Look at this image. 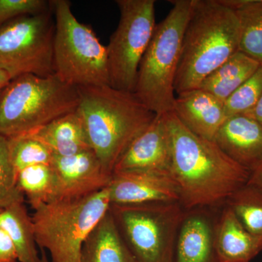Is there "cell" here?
<instances>
[{
    "mask_svg": "<svg viewBox=\"0 0 262 262\" xmlns=\"http://www.w3.org/2000/svg\"><path fill=\"white\" fill-rule=\"evenodd\" d=\"M171 141L170 175L186 211L216 208L248 182L251 172L225 155L214 141L188 130L173 113L165 115Z\"/></svg>",
    "mask_w": 262,
    "mask_h": 262,
    "instance_id": "6da1fadb",
    "label": "cell"
},
{
    "mask_svg": "<svg viewBox=\"0 0 262 262\" xmlns=\"http://www.w3.org/2000/svg\"><path fill=\"white\" fill-rule=\"evenodd\" d=\"M77 89V110L83 120L91 147L104 171L113 176L117 161L157 115L134 92L110 85Z\"/></svg>",
    "mask_w": 262,
    "mask_h": 262,
    "instance_id": "7a4b0ae2",
    "label": "cell"
},
{
    "mask_svg": "<svg viewBox=\"0 0 262 262\" xmlns=\"http://www.w3.org/2000/svg\"><path fill=\"white\" fill-rule=\"evenodd\" d=\"M239 37L238 15L224 0H193L183 35L176 94L198 89L239 51Z\"/></svg>",
    "mask_w": 262,
    "mask_h": 262,
    "instance_id": "3957f363",
    "label": "cell"
},
{
    "mask_svg": "<svg viewBox=\"0 0 262 262\" xmlns=\"http://www.w3.org/2000/svg\"><path fill=\"white\" fill-rule=\"evenodd\" d=\"M77 88L56 75H23L0 90V136L7 139L30 134L77 110Z\"/></svg>",
    "mask_w": 262,
    "mask_h": 262,
    "instance_id": "277c9868",
    "label": "cell"
},
{
    "mask_svg": "<svg viewBox=\"0 0 262 262\" xmlns=\"http://www.w3.org/2000/svg\"><path fill=\"white\" fill-rule=\"evenodd\" d=\"M192 1H170L171 9L157 24L139 64L134 93L157 115L173 112L176 98L174 83Z\"/></svg>",
    "mask_w": 262,
    "mask_h": 262,
    "instance_id": "5b68a950",
    "label": "cell"
},
{
    "mask_svg": "<svg viewBox=\"0 0 262 262\" xmlns=\"http://www.w3.org/2000/svg\"><path fill=\"white\" fill-rule=\"evenodd\" d=\"M110 206L108 187L79 199L40 205L32 216L37 246L47 250L51 262H81L84 241Z\"/></svg>",
    "mask_w": 262,
    "mask_h": 262,
    "instance_id": "8992f818",
    "label": "cell"
},
{
    "mask_svg": "<svg viewBox=\"0 0 262 262\" xmlns=\"http://www.w3.org/2000/svg\"><path fill=\"white\" fill-rule=\"evenodd\" d=\"M55 75L76 88L110 85L106 46L73 14L67 0H53Z\"/></svg>",
    "mask_w": 262,
    "mask_h": 262,
    "instance_id": "52a82bcc",
    "label": "cell"
},
{
    "mask_svg": "<svg viewBox=\"0 0 262 262\" xmlns=\"http://www.w3.org/2000/svg\"><path fill=\"white\" fill-rule=\"evenodd\" d=\"M117 228L138 262H174L185 210L179 202L111 204Z\"/></svg>",
    "mask_w": 262,
    "mask_h": 262,
    "instance_id": "ba28073f",
    "label": "cell"
},
{
    "mask_svg": "<svg viewBox=\"0 0 262 262\" xmlns=\"http://www.w3.org/2000/svg\"><path fill=\"white\" fill-rule=\"evenodd\" d=\"M55 23L53 8L24 15L0 27V70L12 79L23 75L48 77L53 64Z\"/></svg>",
    "mask_w": 262,
    "mask_h": 262,
    "instance_id": "9c48e42d",
    "label": "cell"
},
{
    "mask_svg": "<svg viewBox=\"0 0 262 262\" xmlns=\"http://www.w3.org/2000/svg\"><path fill=\"white\" fill-rule=\"evenodd\" d=\"M120 20L106 46L110 85L134 92L138 70L154 34L155 0H117Z\"/></svg>",
    "mask_w": 262,
    "mask_h": 262,
    "instance_id": "30bf717a",
    "label": "cell"
},
{
    "mask_svg": "<svg viewBox=\"0 0 262 262\" xmlns=\"http://www.w3.org/2000/svg\"><path fill=\"white\" fill-rule=\"evenodd\" d=\"M55 174L53 202L72 201L108 187L112 176L103 170L94 150L70 156L53 155L51 163Z\"/></svg>",
    "mask_w": 262,
    "mask_h": 262,
    "instance_id": "8fae6325",
    "label": "cell"
},
{
    "mask_svg": "<svg viewBox=\"0 0 262 262\" xmlns=\"http://www.w3.org/2000/svg\"><path fill=\"white\" fill-rule=\"evenodd\" d=\"M165 115H156L133 141L117 161L113 173L138 172L171 177V141Z\"/></svg>",
    "mask_w": 262,
    "mask_h": 262,
    "instance_id": "7c38bea8",
    "label": "cell"
},
{
    "mask_svg": "<svg viewBox=\"0 0 262 262\" xmlns=\"http://www.w3.org/2000/svg\"><path fill=\"white\" fill-rule=\"evenodd\" d=\"M214 209L185 211L176 241L174 262H220L215 244Z\"/></svg>",
    "mask_w": 262,
    "mask_h": 262,
    "instance_id": "4fadbf2b",
    "label": "cell"
},
{
    "mask_svg": "<svg viewBox=\"0 0 262 262\" xmlns=\"http://www.w3.org/2000/svg\"><path fill=\"white\" fill-rule=\"evenodd\" d=\"M111 204L133 205L179 202L177 184L170 176L150 173H115L108 187Z\"/></svg>",
    "mask_w": 262,
    "mask_h": 262,
    "instance_id": "5bb4252c",
    "label": "cell"
},
{
    "mask_svg": "<svg viewBox=\"0 0 262 262\" xmlns=\"http://www.w3.org/2000/svg\"><path fill=\"white\" fill-rule=\"evenodd\" d=\"M213 141L230 159L250 172L262 162V127L245 114L226 119Z\"/></svg>",
    "mask_w": 262,
    "mask_h": 262,
    "instance_id": "9a60e30c",
    "label": "cell"
},
{
    "mask_svg": "<svg viewBox=\"0 0 262 262\" xmlns=\"http://www.w3.org/2000/svg\"><path fill=\"white\" fill-rule=\"evenodd\" d=\"M172 113L193 134L213 141L227 119L223 101L201 89L177 95Z\"/></svg>",
    "mask_w": 262,
    "mask_h": 262,
    "instance_id": "2e32d148",
    "label": "cell"
},
{
    "mask_svg": "<svg viewBox=\"0 0 262 262\" xmlns=\"http://www.w3.org/2000/svg\"><path fill=\"white\" fill-rule=\"evenodd\" d=\"M217 215L215 244L220 262H250L262 251L260 243L245 228L227 205Z\"/></svg>",
    "mask_w": 262,
    "mask_h": 262,
    "instance_id": "e0dca14e",
    "label": "cell"
},
{
    "mask_svg": "<svg viewBox=\"0 0 262 262\" xmlns=\"http://www.w3.org/2000/svg\"><path fill=\"white\" fill-rule=\"evenodd\" d=\"M28 134L42 141L57 156H70L93 149L83 120L77 110L58 117Z\"/></svg>",
    "mask_w": 262,
    "mask_h": 262,
    "instance_id": "ac0fdd59",
    "label": "cell"
},
{
    "mask_svg": "<svg viewBox=\"0 0 262 262\" xmlns=\"http://www.w3.org/2000/svg\"><path fill=\"white\" fill-rule=\"evenodd\" d=\"M81 262H138L122 238L110 210L84 241Z\"/></svg>",
    "mask_w": 262,
    "mask_h": 262,
    "instance_id": "d6986e66",
    "label": "cell"
},
{
    "mask_svg": "<svg viewBox=\"0 0 262 262\" xmlns=\"http://www.w3.org/2000/svg\"><path fill=\"white\" fill-rule=\"evenodd\" d=\"M259 67L257 62L237 51L212 72L198 89L210 93L225 102Z\"/></svg>",
    "mask_w": 262,
    "mask_h": 262,
    "instance_id": "ffe728a7",
    "label": "cell"
},
{
    "mask_svg": "<svg viewBox=\"0 0 262 262\" xmlns=\"http://www.w3.org/2000/svg\"><path fill=\"white\" fill-rule=\"evenodd\" d=\"M0 227L13 241L19 262H40L32 219L24 203H14L0 209Z\"/></svg>",
    "mask_w": 262,
    "mask_h": 262,
    "instance_id": "44dd1931",
    "label": "cell"
},
{
    "mask_svg": "<svg viewBox=\"0 0 262 262\" xmlns=\"http://www.w3.org/2000/svg\"><path fill=\"white\" fill-rule=\"evenodd\" d=\"M241 22L239 51L262 67V0H224Z\"/></svg>",
    "mask_w": 262,
    "mask_h": 262,
    "instance_id": "7402d4cb",
    "label": "cell"
},
{
    "mask_svg": "<svg viewBox=\"0 0 262 262\" xmlns=\"http://www.w3.org/2000/svg\"><path fill=\"white\" fill-rule=\"evenodd\" d=\"M16 184L34 210L53 201L55 174L51 165L38 164L23 169L16 174Z\"/></svg>",
    "mask_w": 262,
    "mask_h": 262,
    "instance_id": "603a6c76",
    "label": "cell"
},
{
    "mask_svg": "<svg viewBox=\"0 0 262 262\" xmlns=\"http://www.w3.org/2000/svg\"><path fill=\"white\" fill-rule=\"evenodd\" d=\"M262 247V191L246 184L225 203Z\"/></svg>",
    "mask_w": 262,
    "mask_h": 262,
    "instance_id": "cb8c5ba5",
    "label": "cell"
},
{
    "mask_svg": "<svg viewBox=\"0 0 262 262\" xmlns=\"http://www.w3.org/2000/svg\"><path fill=\"white\" fill-rule=\"evenodd\" d=\"M8 139L10 161L15 173L38 164L51 165L53 153L46 144L34 136L25 134Z\"/></svg>",
    "mask_w": 262,
    "mask_h": 262,
    "instance_id": "d4e9b609",
    "label": "cell"
},
{
    "mask_svg": "<svg viewBox=\"0 0 262 262\" xmlns=\"http://www.w3.org/2000/svg\"><path fill=\"white\" fill-rule=\"evenodd\" d=\"M262 95V67L236 90L224 102L226 117L247 113L256 104Z\"/></svg>",
    "mask_w": 262,
    "mask_h": 262,
    "instance_id": "484cf974",
    "label": "cell"
},
{
    "mask_svg": "<svg viewBox=\"0 0 262 262\" xmlns=\"http://www.w3.org/2000/svg\"><path fill=\"white\" fill-rule=\"evenodd\" d=\"M24 195L16 184V173L10 161L8 139L0 136V209L24 203Z\"/></svg>",
    "mask_w": 262,
    "mask_h": 262,
    "instance_id": "4316f807",
    "label": "cell"
},
{
    "mask_svg": "<svg viewBox=\"0 0 262 262\" xmlns=\"http://www.w3.org/2000/svg\"><path fill=\"white\" fill-rule=\"evenodd\" d=\"M51 9L46 0H0V27L24 15L37 14Z\"/></svg>",
    "mask_w": 262,
    "mask_h": 262,
    "instance_id": "83f0119b",
    "label": "cell"
},
{
    "mask_svg": "<svg viewBox=\"0 0 262 262\" xmlns=\"http://www.w3.org/2000/svg\"><path fill=\"white\" fill-rule=\"evenodd\" d=\"M0 262H19L18 253L9 234L0 227Z\"/></svg>",
    "mask_w": 262,
    "mask_h": 262,
    "instance_id": "f1b7e54d",
    "label": "cell"
},
{
    "mask_svg": "<svg viewBox=\"0 0 262 262\" xmlns=\"http://www.w3.org/2000/svg\"><path fill=\"white\" fill-rule=\"evenodd\" d=\"M247 184H251L262 191V162L251 170Z\"/></svg>",
    "mask_w": 262,
    "mask_h": 262,
    "instance_id": "f546056e",
    "label": "cell"
},
{
    "mask_svg": "<svg viewBox=\"0 0 262 262\" xmlns=\"http://www.w3.org/2000/svg\"><path fill=\"white\" fill-rule=\"evenodd\" d=\"M245 115L251 117L262 127V95L256 104Z\"/></svg>",
    "mask_w": 262,
    "mask_h": 262,
    "instance_id": "4dcf8cb0",
    "label": "cell"
},
{
    "mask_svg": "<svg viewBox=\"0 0 262 262\" xmlns=\"http://www.w3.org/2000/svg\"><path fill=\"white\" fill-rule=\"evenodd\" d=\"M12 80L9 74L4 70H0V90L4 88Z\"/></svg>",
    "mask_w": 262,
    "mask_h": 262,
    "instance_id": "1f68e13d",
    "label": "cell"
},
{
    "mask_svg": "<svg viewBox=\"0 0 262 262\" xmlns=\"http://www.w3.org/2000/svg\"><path fill=\"white\" fill-rule=\"evenodd\" d=\"M40 262H51V261L48 259L46 251H44V250H41Z\"/></svg>",
    "mask_w": 262,
    "mask_h": 262,
    "instance_id": "d6a6232c",
    "label": "cell"
}]
</instances>
